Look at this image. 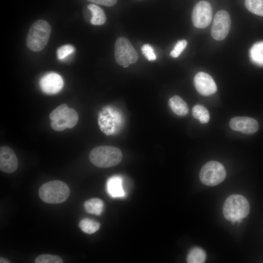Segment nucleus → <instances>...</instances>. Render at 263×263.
I'll return each instance as SVG.
<instances>
[{"mask_svg":"<svg viewBox=\"0 0 263 263\" xmlns=\"http://www.w3.org/2000/svg\"><path fill=\"white\" fill-rule=\"evenodd\" d=\"M250 57L254 63L263 65V41L254 44L250 50Z\"/></svg>","mask_w":263,"mask_h":263,"instance_id":"aec40b11","label":"nucleus"},{"mask_svg":"<svg viewBox=\"0 0 263 263\" xmlns=\"http://www.w3.org/2000/svg\"><path fill=\"white\" fill-rule=\"evenodd\" d=\"M88 8L92 14L91 19L92 24L95 25H100L105 23L106 17L101 8L94 3L89 4Z\"/></svg>","mask_w":263,"mask_h":263,"instance_id":"f3484780","label":"nucleus"},{"mask_svg":"<svg viewBox=\"0 0 263 263\" xmlns=\"http://www.w3.org/2000/svg\"><path fill=\"white\" fill-rule=\"evenodd\" d=\"M244 4L250 12L263 17V0H245Z\"/></svg>","mask_w":263,"mask_h":263,"instance_id":"5701e85b","label":"nucleus"},{"mask_svg":"<svg viewBox=\"0 0 263 263\" xmlns=\"http://www.w3.org/2000/svg\"><path fill=\"white\" fill-rule=\"evenodd\" d=\"M194 84L198 92L203 95H209L217 91L216 84L208 74L200 72L194 78Z\"/></svg>","mask_w":263,"mask_h":263,"instance_id":"f8f14e48","label":"nucleus"},{"mask_svg":"<svg viewBox=\"0 0 263 263\" xmlns=\"http://www.w3.org/2000/svg\"><path fill=\"white\" fill-rule=\"evenodd\" d=\"M18 166L16 155L10 147L1 146L0 148V169L7 173L15 171Z\"/></svg>","mask_w":263,"mask_h":263,"instance_id":"4468645a","label":"nucleus"},{"mask_svg":"<svg viewBox=\"0 0 263 263\" xmlns=\"http://www.w3.org/2000/svg\"><path fill=\"white\" fill-rule=\"evenodd\" d=\"M230 127L233 130L244 134L256 132L259 128L258 122L254 118L247 116H236L229 122Z\"/></svg>","mask_w":263,"mask_h":263,"instance_id":"ddd939ff","label":"nucleus"},{"mask_svg":"<svg viewBox=\"0 0 263 263\" xmlns=\"http://www.w3.org/2000/svg\"><path fill=\"white\" fill-rule=\"evenodd\" d=\"M123 155L117 148L110 146H100L94 148L89 154L90 161L98 168H109L120 163Z\"/></svg>","mask_w":263,"mask_h":263,"instance_id":"f03ea898","label":"nucleus"},{"mask_svg":"<svg viewBox=\"0 0 263 263\" xmlns=\"http://www.w3.org/2000/svg\"><path fill=\"white\" fill-rule=\"evenodd\" d=\"M51 33V27L49 23L39 19L30 27L26 37L28 48L34 52H39L47 45Z\"/></svg>","mask_w":263,"mask_h":263,"instance_id":"f257e3e1","label":"nucleus"},{"mask_svg":"<svg viewBox=\"0 0 263 263\" xmlns=\"http://www.w3.org/2000/svg\"><path fill=\"white\" fill-rule=\"evenodd\" d=\"M226 172L224 166L219 162L211 161L206 163L199 173L201 182L207 186H216L225 179Z\"/></svg>","mask_w":263,"mask_h":263,"instance_id":"6e6552de","label":"nucleus"},{"mask_svg":"<svg viewBox=\"0 0 263 263\" xmlns=\"http://www.w3.org/2000/svg\"><path fill=\"white\" fill-rule=\"evenodd\" d=\"M249 209V203L245 197L240 194H232L225 200L223 212L225 219L234 222L245 218Z\"/></svg>","mask_w":263,"mask_h":263,"instance_id":"20e7f679","label":"nucleus"},{"mask_svg":"<svg viewBox=\"0 0 263 263\" xmlns=\"http://www.w3.org/2000/svg\"><path fill=\"white\" fill-rule=\"evenodd\" d=\"M206 253L203 249L195 247L189 251L187 261L188 263H203L206 261Z\"/></svg>","mask_w":263,"mask_h":263,"instance_id":"6ab92c4d","label":"nucleus"},{"mask_svg":"<svg viewBox=\"0 0 263 263\" xmlns=\"http://www.w3.org/2000/svg\"><path fill=\"white\" fill-rule=\"evenodd\" d=\"M123 182V178L120 175H113L108 179L106 189L107 193L111 197L119 198L126 196Z\"/></svg>","mask_w":263,"mask_h":263,"instance_id":"2eb2a0df","label":"nucleus"},{"mask_svg":"<svg viewBox=\"0 0 263 263\" xmlns=\"http://www.w3.org/2000/svg\"><path fill=\"white\" fill-rule=\"evenodd\" d=\"M35 263H62L63 261L60 257L56 255L42 254L38 256Z\"/></svg>","mask_w":263,"mask_h":263,"instance_id":"b1692460","label":"nucleus"},{"mask_svg":"<svg viewBox=\"0 0 263 263\" xmlns=\"http://www.w3.org/2000/svg\"><path fill=\"white\" fill-rule=\"evenodd\" d=\"M192 114L194 118L199 120L202 124H206L209 120L208 110L203 106L196 105L192 109Z\"/></svg>","mask_w":263,"mask_h":263,"instance_id":"4be33fe9","label":"nucleus"},{"mask_svg":"<svg viewBox=\"0 0 263 263\" xmlns=\"http://www.w3.org/2000/svg\"><path fill=\"white\" fill-rule=\"evenodd\" d=\"M75 51L74 47L71 45H63L57 50V56L59 59H63Z\"/></svg>","mask_w":263,"mask_h":263,"instance_id":"393cba45","label":"nucleus"},{"mask_svg":"<svg viewBox=\"0 0 263 263\" xmlns=\"http://www.w3.org/2000/svg\"><path fill=\"white\" fill-rule=\"evenodd\" d=\"M212 16V8L209 2L202 0L194 6L191 19L193 25L198 28L203 29L210 24Z\"/></svg>","mask_w":263,"mask_h":263,"instance_id":"1a4fd4ad","label":"nucleus"},{"mask_svg":"<svg viewBox=\"0 0 263 263\" xmlns=\"http://www.w3.org/2000/svg\"><path fill=\"white\" fill-rule=\"evenodd\" d=\"M94 4L101 5L105 6H113L115 5L117 0H87Z\"/></svg>","mask_w":263,"mask_h":263,"instance_id":"cd10ccee","label":"nucleus"},{"mask_svg":"<svg viewBox=\"0 0 263 263\" xmlns=\"http://www.w3.org/2000/svg\"><path fill=\"white\" fill-rule=\"evenodd\" d=\"M84 206L86 212L100 215L103 210L104 203L100 199L91 198L85 202Z\"/></svg>","mask_w":263,"mask_h":263,"instance_id":"a211bd4d","label":"nucleus"},{"mask_svg":"<svg viewBox=\"0 0 263 263\" xmlns=\"http://www.w3.org/2000/svg\"><path fill=\"white\" fill-rule=\"evenodd\" d=\"M168 105L170 110L178 116H185L188 113L189 109L187 103L178 95L170 97Z\"/></svg>","mask_w":263,"mask_h":263,"instance_id":"dca6fc26","label":"nucleus"},{"mask_svg":"<svg viewBox=\"0 0 263 263\" xmlns=\"http://www.w3.org/2000/svg\"><path fill=\"white\" fill-rule=\"evenodd\" d=\"M0 263H10V262L7 259H6V258H4L3 257H0Z\"/></svg>","mask_w":263,"mask_h":263,"instance_id":"c85d7f7f","label":"nucleus"},{"mask_svg":"<svg viewBox=\"0 0 263 263\" xmlns=\"http://www.w3.org/2000/svg\"><path fill=\"white\" fill-rule=\"evenodd\" d=\"M78 225L84 232L87 234H93L99 229L100 225L98 222L88 218H85L79 222Z\"/></svg>","mask_w":263,"mask_h":263,"instance_id":"412c9836","label":"nucleus"},{"mask_svg":"<svg viewBox=\"0 0 263 263\" xmlns=\"http://www.w3.org/2000/svg\"><path fill=\"white\" fill-rule=\"evenodd\" d=\"M114 56L116 63L124 68L135 63L138 59L136 51L129 40L125 37H119L116 40Z\"/></svg>","mask_w":263,"mask_h":263,"instance_id":"0eeeda50","label":"nucleus"},{"mask_svg":"<svg viewBox=\"0 0 263 263\" xmlns=\"http://www.w3.org/2000/svg\"><path fill=\"white\" fill-rule=\"evenodd\" d=\"M187 45V41L185 39L178 41L175 44L173 49L170 52V55L174 58L179 56Z\"/></svg>","mask_w":263,"mask_h":263,"instance_id":"a878e982","label":"nucleus"},{"mask_svg":"<svg viewBox=\"0 0 263 263\" xmlns=\"http://www.w3.org/2000/svg\"><path fill=\"white\" fill-rule=\"evenodd\" d=\"M51 120V126L56 131H62L66 129L73 128L77 123L78 116L73 109L69 108L65 104H62L50 113Z\"/></svg>","mask_w":263,"mask_h":263,"instance_id":"39448f33","label":"nucleus"},{"mask_svg":"<svg viewBox=\"0 0 263 263\" xmlns=\"http://www.w3.org/2000/svg\"><path fill=\"white\" fill-rule=\"evenodd\" d=\"M70 188L64 182L54 180L43 184L39 188L38 194L45 203L59 204L65 202L70 195Z\"/></svg>","mask_w":263,"mask_h":263,"instance_id":"7ed1b4c3","label":"nucleus"},{"mask_svg":"<svg viewBox=\"0 0 263 263\" xmlns=\"http://www.w3.org/2000/svg\"><path fill=\"white\" fill-rule=\"evenodd\" d=\"M230 18L228 13L221 10L215 14L211 30L212 38L216 40H222L227 35L230 27Z\"/></svg>","mask_w":263,"mask_h":263,"instance_id":"9d476101","label":"nucleus"},{"mask_svg":"<svg viewBox=\"0 0 263 263\" xmlns=\"http://www.w3.org/2000/svg\"><path fill=\"white\" fill-rule=\"evenodd\" d=\"M39 85L44 93L52 94L58 93L62 89L64 82L59 75L51 72L45 74L41 78Z\"/></svg>","mask_w":263,"mask_h":263,"instance_id":"9b49d317","label":"nucleus"},{"mask_svg":"<svg viewBox=\"0 0 263 263\" xmlns=\"http://www.w3.org/2000/svg\"><path fill=\"white\" fill-rule=\"evenodd\" d=\"M141 51L143 55L149 61H153L156 59V56L152 47L148 44L143 45L141 47Z\"/></svg>","mask_w":263,"mask_h":263,"instance_id":"bb28decb","label":"nucleus"},{"mask_svg":"<svg viewBox=\"0 0 263 263\" xmlns=\"http://www.w3.org/2000/svg\"><path fill=\"white\" fill-rule=\"evenodd\" d=\"M99 118V124L102 130L108 135L119 132L125 124V117L122 112L113 106L105 108Z\"/></svg>","mask_w":263,"mask_h":263,"instance_id":"423d86ee","label":"nucleus"}]
</instances>
